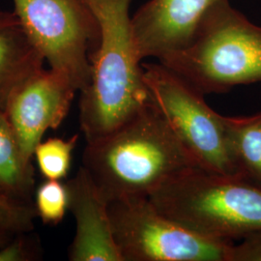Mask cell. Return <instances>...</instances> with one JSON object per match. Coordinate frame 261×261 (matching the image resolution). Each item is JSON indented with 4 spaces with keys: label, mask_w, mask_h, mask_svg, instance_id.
<instances>
[{
    "label": "cell",
    "mask_w": 261,
    "mask_h": 261,
    "mask_svg": "<svg viewBox=\"0 0 261 261\" xmlns=\"http://www.w3.org/2000/svg\"><path fill=\"white\" fill-rule=\"evenodd\" d=\"M83 167L109 202L148 196L172 178L198 168L152 100L116 130L86 143Z\"/></svg>",
    "instance_id": "1"
},
{
    "label": "cell",
    "mask_w": 261,
    "mask_h": 261,
    "mask_svg": "<svg viewBox=\"0 0 261 261\" xmlns=\"http://www.w3.org/2000/svg\"><path fill=\"white\" fill-rule=\"evenodd\" d=\"M101 28L90 56L91 80L80 99V125L86 143L129 121L151 101L135 40L133 0H85Z\"/></svg>",
    "instance_id": "2"
},
{
    "label": "cell",
    "mask_w": 261,
    "mask_h": 261,
    "mask_svg": "<svg viewBox=\"0 0 261 261\" xmlns=\"http://www.w3.org/2000/svg\"><path fill=\"white\" fill-rule=\"evenodd\" d=\"M158 61L204 95L259 83L261 25L221 0L208 10L189 47Z\"/></svg>",
    "instance_id": "3"
},
{
    "label": "cell",
    "mask_w": 261,
    "mask_h": 261,
    "mask_svg": "<svg viewBox=\"0 0 261 261\" xmlns=\"http://www.w3.org/2000/svg\"><path fill=\"white\" fill-rule=\"evenodd\" d=\"M148 198L160 213L207 238L233 241L261 231V189L238 176L191 168Z\"/></svg>",
    "instance_id": "4"
},
{
    "label": "cell",
    "mask_w": 261,
    "mask_h": 261,
    "mask_svg": "<svg viewBox=\"0 0 261 261\" xmlns=\"http://www.w3.org/2000/svg\"><path fill=\"white\" fill-rule=\"evenodd\" d=\"M30 42L49 69L66 76L82 92L91 80L90 56L101 28L85 0H12Z\"/></svg>",
    "instance_id": "5"
},
{
    "label": "cell",
    "mask_w": 261,
    "mask_h": 261,
    "mask_svg": "<svg viewBox=\"0 0 261 261\" xmlns=\"http://www.w3.org/2000/svg\"><path fill=\"white\" fill-rule=\"evenodd\" d=\"M150 98L193 158L206 171L237 176L229 154L224 116L206 103L204 94L167 66L143 63Z\"/></svg>",
    "instance_id": "6"
},
{
    "label": "cell",
    "mask_w": 261,
    "mask_h": 261,
    "mask_svg": "<svg viewBox=\"0 0 261 261\" xmlns=\"http://www.w3.org/2000/svg\"><path fill=\"white\" fill-rule=\"evenodd\" d=\"M123 261H229L233 241L198 235L160 213L148 196L109 202Z\"/></svg>",
    "instance_id": "7"
},
{
    "label": "cell",
    "mask_w": 261,
    "mask_h": 261,
    "mask_svg": "<svg viewBox=\"0 0 261 261\" xmlns=\"http://www.w3.org/2000/svg\"><path fill=\"white\" fill-rule=\"evenodd\" d=\"M76 92L66 76L43 68L11 96L5 113L28 162L45 133L64 121Z\"/></svg>",
    "instance_id": "8"
},
{
    "label": "cell",
    "mask_w": 261,
    "mask_h": 261,
    "mask_svg": "<svg viewBox=\"0 0 261 261\" xmlns=\"http://www.w3.org/2000/svg\"><path fill=\"white\" fill-rule=\"evenodd\" d=\"M221 0H148L132 16V27L141 59L164 56L191 45L198 27Z\"/></svg>",
    "instance_id": "9"
},
{
    "label": "cell",
    "mask_w": 261,
    "mask_h": 261,
    "mask_svg": "<svg viewBox=\"0 0 261 261\" xmlns=\"http://www.w3.org/2000/svg\"><path fill=\"white\" fill-rule=\"evenodd\" d=\"M65 184L69 211L75 221V237L68 252L69 260L123 261L113 236L109 201L91 175L82 166Z\"/></svg>",
    "instance_id": "10"
},
{
    "label": "cell",
    "mask_w": 261,
    "mask_h": 261,
    "mask_svg": "<svg viewBox=\"0 0 261 261\" xmlns=\"http://www.w3.org/2000/svg\"><path fill=\"white\" fill-rule=\"evenodd\" d=\"M44 63L14 11L0 8V112H5L13 93Z\"/></svg>",
    "instance_id": "11"
},
{
    "label": "cell",
    "mask_w": 261,
    "mask_h": 261,
    "mask_svg": "<svg viewBox=\"0 0 261 261\" xmlns=\"http://www.w3.org/2000/svg\"><path fill=\"white\" fill-rule=\"evenodd\" d=\"M224 119L236 175L261 189V112Z\"/></svg>",
    "instance_id": "12"
},
{
    "label": "cell",
    "mask_w": 261,
    "mask_h": 261,
    "mask_svg": "<svg viewBox=\"0 0 261 261\" xmlns=\"http://www.w3.org/2000/svg\"><path fill=\"white\" fill-rule=\"evenodd\" d=\"M35 186L34 168L20 147L5 112H0V193L31 202Z\"/></svg>",
    "instance_id": "13"
},
{
    "label": "cell",
    "mask_w": 261,
    "mask_h": 261,
    "mask_svg": "<svg viewBox=\"0 0 261 261\" xmlns=\"http://www.w3.org/2000/svg\"><path fill=\"white\" fill-rule=\"evenodd\" d=\"M77 140L79 135H75L68 140L49 138L38 144L34 157L43 177L61 181L67 177Z\"/></svg>",
    "instance_id": "14"
},
{
    "label": "cell",
    "mask_w": 261,
    "mask_h": 261,
    "mask_svg": "<svg viewBox=\"0 0 261 261\" xmlns=\"http://www.w3.org/2000/svg\"><path fill=\"white\" fill-rule=\"evenodd\" d=\"M37 217L47 225L60 224L69 210V196L65 183L61 180H47L38 187L35 195Z\"/></svg>",
    "instance_id": "15"
},
{
    "label": "cell",
    "mask_w": 261,
    "mask_h": 261,
    "mask_svg": "<svg viewBox=\"0 0 261 261\" xmlns=\"http://www.w3.org/2000/svg\"><path fill=\"white\" fill-rule=\"evenodd\" d=\"M37 213L34 203L0 194V228L18 234L33 229Z\"/></svg>",
    "instance_id": "16"
},
{
    "label": "cell",
    "mask_w": 261,
    "mask_h": 261,
    "mask_svg": "<svg viewBox=\"0 0 261 261\" xmlns=\"http://www.w3.org/2000/svg\"><path fill=\"white\" fill-rule=\"evenodd\" d=\"M29 232L15 234L0 248V261H33L41 256V249Z\"/></svg>",
    "instance_id": "17"
},
{
    "label": "cell",
    "mask_w": 261,
    "mask_h": 261,
    "mask_svg": "<svg viewBox=\"0 0 261 261\" xmlns=\"http://www.w3.org/2000/svg\"><path fill=\"white\" fill-rule=\"evenodd\" d=\"M229 261H261V231L242 238L231 246Z\"/></svg>",
    "instance_id": "18"
},
{
    "label": "cell",
    "mask_w": 261,
    "mask_h": 261,
    "mask_svg": "<svg viewBox=\"0 0 261 261\" xmlns=\"http://www.w3.org/2000/svg\"><path fill=\"white\" fill-rule=\"evenodd\" d=\"M14 235H15V233H12L10 231L0 228V248L2 246H4L6 243L9 242Z\"/></svg>",
    "instance_id": "19"
},
{
    "label": "cell",
    "mask_w": 261,
    "mask_h": 261,
    "mask_svg": "<svg viewBox=\"0 0 261 261\" xmlns=\"http://www.w3.org/2000/svg\"><path fill=\"white\" fill-rule=\"evenodd\" d=\"M0 194H1V193H0Z\"/></svg>",
    "instance_id": "20"
}]
</instances>
